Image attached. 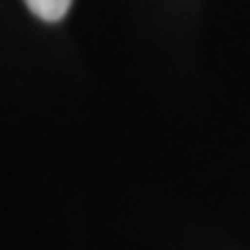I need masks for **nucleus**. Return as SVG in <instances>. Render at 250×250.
<instances>
[{
    "label": "nucleus",
    "instance_id": "f257e3e1",
    "mask_svg": "<svg viewBox=\"0 0 250 250\" xmlns=\"http://www.w3.org/2000/svg\"><path fill=\"white\" fill-rule=\"evenodd\" d=\"M25 6L45 22H59L70 11L72 0H25Z\"/></svg>",
    "mask_w": 250,
    "mask_h": 250
}]
</instances>
